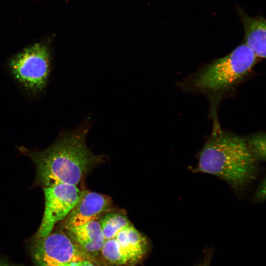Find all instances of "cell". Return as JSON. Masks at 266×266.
Masks as SVG:
<instances>
[{"label": "cell", "mask_w": 266, "mask_h": 266, "mask_svg": "<svg viewBox=\"0 0 266 266\" xmlns=\"http://www.w3.org/2000/svg\"><path fill=\"white\" fill-rule=\"evenodd\" d=\"M100 255L107 264L113 266H129L134 264L115 238L105 240Z\"/></svg>", "instance_id": "obj_11"}, {"label": "cell", "mask_w": 266, "mask_h": 266, "mask_svg": "<svg viewBox=\"0 0 266 266\" xmlns=\"http://www.w3.org/2000/svg\"><path fill=\"white\" fill-rule=\"evenodd\" d=\"M51 65L50 50L41 42L25 48L8 63V67L14 80L27 92L34 95L45 89Z\"/></svg>", "instance_id": "obj_4"}, {"label": "cell", "mask_w": 266, "mask_h": 266, "mask_svg": "<svg viewBox=\"0 0 266 266\" xmlns=\"http://www.w3.org/2000/svg\"><path fill=\"white\" fill-rule=\"evenodd\" d=\"M111 204L110 199L105 195L87 190L81 191L77 204L64 219V228L99 220L109 211Z\"/></svg>", "instance_id": "obj_7"}, {"label": "cell", "mask_w": 266, "mask_h": 266, "mask_svg": "<svg viewBox=\"0 0 266 266\" xmlns=\"http://www.w3.org/2000/svg\"><path fill=\"white\" fill-rule=\"evenodd\" d=\"M250 151L258 162L266 160V136L265 133H260L246 138Z\"/></svg>", "instance_id": "obj_13"}, {"label": "cell", "mask_w": 266, "mask_h": 266, "mask_svg": "<svg viewBox=\"0 0 266 266\" xmlns=\"http://www.w3.org/2000/svg\"><path fill=\"white\" fill-rule=\"evenodd\" d=\"M60 266H98V265L90 261L82 260L65 263Z\"/></svg>", "instance_id": "obj_15"}, {"label": "cell", "mask_w": 266, "mask_h": 266, "mask_svg": "<svg viewBox=\"0 0 266 266\" xmlns=\"http://www.w3.org/2000/svg\"><path fill=\"white\" fill-rule=\"evenodd\" d=\"M195 169L222 178L238 192L256 177L259 168L246 138L218 131L200 152Z\"/></svg>", "instance_id": "obj_2"}, {"label": "cell", "mask_w": 266, "mask_h": 266, "mask_svg": "<svg viewBox=\"0 0 266 266\" xmlns=\"http://www.w3.org/2000/svg\"><path fill=\"white\" fill-rule=\"evenodd\" d=\"M253 200L257 202H262L266 200V179L264 178L259 183L253 196Z\"/></svg>", "instance_id": "obj_14"}, {"label": "cell", "mask_w": 266, "mask_h": 266, "mask_svg": "<svg viewBox=\"0 0 266 266\" xmlns=\"http://www.w3.org/2000/svg\"><path fill=\"white\" fill-rule=\"evenodd\" d=\"M0 266H17L10 263L0 256Z\"/></svg>", "instance_id": "obj_16"}, {"label": "cell", "mask_w": 266, "mask_h": 266, "mask_svg": "<svg viewBox=\"0 0 266 266\" xmlns=\"http://www.w3.org/2000/svg\"><path fill=\"white\" fill-rule=\"evenodd\" d=\"M105 240L115 238L131 224L127 216L120 212H107L99 220Z\"/></svg>", "instance_id": "obj_12"}, {"label": "cell", "mask_w": 266, "mask_h": 266, "mask_svg": "<svg viewBox=\"0 0 266 266\" xmlns=\"http://www.w3.org/2000/svg\"><path fill=\"white\" fill-rule=\"evenodd\" d=\"M115 238L134 264L140 261L147 252V239L132 224L120 232Z\"/></svg>", "instance_id": "obj_10"}, {"label": "cell", "mask_w": 266, "mask_h": 266, "mask_svg": "<svg viewBox=\"0 0 266 266\" xmlns=\"http://www.w3.org/2000/svg\"><path fill=\"white\" fill-rule=\"evenodd\" d=\"M236 11L244 29V43L253 51L257 58H266V19L262 15L251 17L240 6Z\"/></svg>", "instance_id": "obj_9"}, {"label": "cell", "mask_w": 266, "mask_h": 266, "mask_svg": "<svg viewBox=\"0 0 266 266\" xmlns=\"http://www.w3.org/2000/svg\"><path fill=\"white\" fill-rule=\"evenodd\" d=\"M32 253L36 266H60L82 260L98 264L96 259L82 250L63 231L52 232L45 237H34Z\"/></svg>", "instance_id": "obj_5"}, {"label": "cell", "mask_w": 266, "mask_h": 266, "mask_svg": "<svg viewBox=\"0 0 266 266\" xmlns=\"http://www.w3.org/2000/svg\"><path fill=\"white\" fill-rule=\"evenodd\" d=\"M64 229L75 244L86 253L95 258L100 254L105 239L99 220Z\"/></svg>", "instance_id": "obj_8"}, {"label": "cell", "mask_w": 266, "mask_h": 266, "mask_svg": "<svg viewBox=\"0 0 266 266\" xmlns=\"http://www.w3.org/2000/svg\"><path fill=\"white\" fill-rule=\"evenodd\" d=\"M92 125L87 119L74 130L62 133L44 150H23L35 164L37 185L43 187L61 183L76 186L80 182L95 162L85 142Z\"/></svg>", "instance_id": "obj_1"}, {"label": "cell", "mask_w": 266, "mask_h": 266, "mask_svg": "<svg viewBox=\"0 0 266 266\" xmlns=\"http://www.w3.org/2000/svg\"><path fill=\"white\" fill-rule=\"evenodd\" d=\"M257 57L244 42L226 56L213 61L194 75L192 87L204 93L228 91L242 81L251 72Z\"/></svg>", "instance_id": "obj_3"}, {"label": "cell", "mask_w": 266, "mask_h": 266, "mask_svg": "<svg viewBox=\"0 0 266 266\" xmlns=\"http://www.w3.org/2000/svg\"><path fill=\"white\" fill-rule=\"evenodd\" d=\"M199 266H209V262L206 260L200 264Z\"/></svg>", "instance_id": "obj_17"}, {"label": "cell", "mask_w": 266, "mask_h": 266, "mask_svg": "<svg viewBox=\"0 0 266 266\" xmlns=\"http://www.w3.org/2000/svg\"><path fill=\"white\" fill-rule=\"evenodd\" d=\"M43 192L44 211L35 238L46 236L57 222L66 218L77 204L81 191L75 185L61 183L43 187Z\"/></svg>", "instance_id": "obj_6"}]
</instances>
